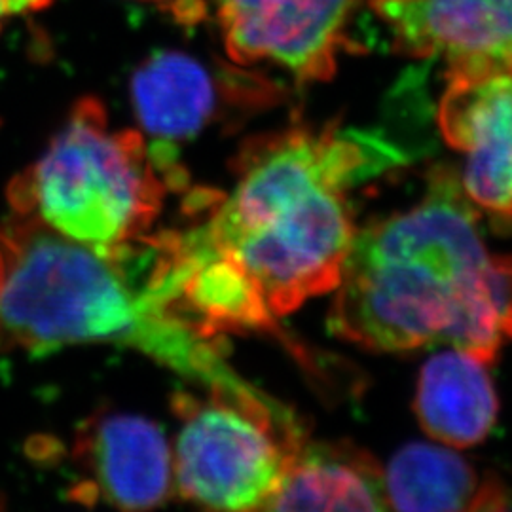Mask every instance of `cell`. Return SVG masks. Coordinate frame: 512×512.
Instances as JSON below:
<instances>
[{"instance_id": "6da1fadb", "label": "cell", "mask_w": 512, "mask_h": 512, "mask_svg": "<svg viewBox=\"0 0 512 512\" xmlns=\"http://www.w3.org/2000/svg\"><path fill=\"white\" fill-rule=\"evenodd\" d=\"M329 327L368 351L448 342L492 365L512 340V256L490 255L448 167L412 207L357 230Z\"/></svg>"}, {"instance_id": "7a4b0ae2", "label": "cell", "mask_w": 512, "mask_h": 512, "mask_svg": "<svg viewBox=\"0 0 512 512\" xmlns=\"http://www.w3.org/2000/svg\"><path fill=\"white\" fill-rule=\"evenodd\" d=\"M399 162L382 137L338 124L258 135L234 160V188L196 228L283 317L338 287L357 234L348 192Z\"/></svg>"}, {"instance_id": "3957f363", "label": "cell", "mask_w": 512, "mask_h": 512, "mask_svg": "<svg viewBox=\"0 0 512 512\" xmlns=\"http://www.w3.org/2000/svg\"><path fill=\"white\" fill-rule=\"evenodd\" d=\"M88 344L133 348L207 393L272 401L228 366L224 342L203 338L148 287L137 245L103 255L12 211L0 222V353Z\"/></svg>"}, {"instance_id": "277c9868", "label": "cell", "mask_w": 512, "mask_h": 512, "mask_svg": "<svg viewBox=\"0 0 512 512\" xmlns=\"http://www.w3.org/2000/svg\"><path fill=\"white\" fill-rule=\"evenodd\" d=\"M183 169L135 129H112L95 97L80 99L46 152L8 188L12 211L116 255L152 232Z\"/></svg>"}, {"instance_id": "5b68a950", "label": "cell", "mask_w": 512, "mask_h": 512, "mask_svg": "<svg viewBox=\"0 0 512 512\" xmlns=\"http://www.w3.org/2000/svg\"><path fill=\"white\" fill-rule=\"evenodd\" d=\"M173 410L181 420L173 450L177 494L207 509L268 511L291 459L308 440L293 412L222 393L203 399L179 393Z\"/></svg>"}, {"instance_id": "8992f818", "label": "cell", "mask_w": 512, "mask_h": 512, "mask_svg": "<svg viewBox=\"0 0 512 512\" xmlns=\"http://www.w3.org/2000/svg\"><path fill=\"white\" fill-rule=\"evenodd\" d=\"M230 59L274 65L300 82L336 73L361 0H209Z\"/></svg>"}, {"instance_id": "52a82bcc", "label": "cell", "mask_w": 512, "mask_h": 512, "mask_svg": "<svg viewBox=\"0 0 512 512\" xmlns=\"http://www.w3.org/2000/svg\"><path fill=\"white\" fill-rule=\"evenodd\" d=\"M439 126L444 141L465 154V196L512 220V74L450 71Z\"/></svg>"}, {"instance_id": "ba28073f", "label": "cell", "mask_w": 512, "mask_h": 512, "mask_svg": "<svg viewBox=\"0 0 512 512\" xmlns=\"http://www.w3.org/2000/svg\"><path fill=\"white\" fill-rule=\"evenodd\" d=\"M82 473L71 497L126 511L164 505L175 492L173 448L152 421L131 414H103L84 423L74 440Z\"/></svg>"}, {"instance_id": "9c48e42d", "label": "cell", "mask_w": 512, "mask_h": 512, "mask_svg": "<svg viewBox=\"0 0 512 512\" xmlns=\"http://www.w3.org/2000/svg\"><path fill=\"white\" fill-rule=\"evenodd\" d=\"M397 52L512 74V0H368Z\"/></svg>"}, {"instance_id": "30bf717a", "label": "cell", "mask_w": 512, "mask_h": 512, "mask_svg": "<svg viewBox=\"0 0 512 512\" xmlns=\"http://www.w3.org/2000/svg\"><path fill=\"white\" fill-rule=\"evenodd\" d=\"M384 469L351 442L306 440L268 511H384Z\"/></svg>"}, {"instance_id": "8fae6325", "label": "cell", "mask_w": 512, "mask_h": 512, "mask_svg": "<svg viewBox=\"0 0 512 512\" xmlns=\"http://www.w3.org/2000/svg\"><path fill=\"white\" fill-rule=\"evenodd\" d=\"M219 97L217 76L184 52H156L131 76V103L143 133L167 147L207 128Z\"/></svg>"}, {"instance_id": "7c38bea8", "label": "cell", "mask_w": 512, "mask_h": 512, "mask_svg": "<svg viewBox=\"0 0 512 512\" xmlns=\"http://www.w3.org/2000/svg\"><path fill=\"white\" fill-rule=\"evenodd\" d=\"M385 497L397 511H503L509 495L494 475H480L450 448L414 442L384 471Z\"/></svg>"}, {"instance_id": "4fadbf2b", "label": "cell", "mask_w": 512, "mask_h": 512, "mask_svg": "<svg viewBox=\"0 0 512 512\" xmlns=\"http://www.w3.org/2000/svg\"><path fill=\"white\" fill-rule=\"evenodd\" d=\"M414 410L421 429L440 444H480L499 412L488 365L458 348L440 351L421 368Z\"/></svg>"}, {"instance_id": "5bb4252c", "label": "cell", "mask_w": 512, "mask_h": 512, "mask_svg": "<svg viewBox=\"0 0 512 512\" xmlns=\"http://www.w3.org/2000/svg\"><path fill=\"white\" fill-rule=\"evenodd\" d=\"M141 2L158 4L160 8L171 12V16L184 25H196L209 12L207 0H141Z\"/></svg>"}, {"instance_id": "9a60e30c", "label": "cell", "mask_w": 512, "mask_h": 512, "mask_svg": "<svg viewBox=\"0 0 512 512\" xmlns=\"http://www.w3.org/2000/svg\"><path fill=\"white\" fill-rule=\"evenodd\" d=\"M50 0H0V29L4 21L12 16H18L21 12L40 10L48 6Z\"/></svg>"}]
</instances>
